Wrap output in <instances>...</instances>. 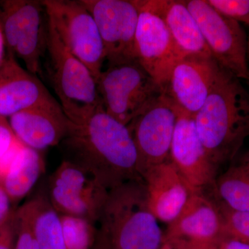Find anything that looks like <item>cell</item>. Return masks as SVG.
Segmentation results:
<instances>
[{
	"label": "cell",
	"instance_id": "cell-1",
	"mask_svg": "<svg viewBox=\"0 0 249 249\" xmlns=\"http://www.w3.org/2000/svg\"><path fill=\"white\" fill-rule=\"evenodd\" d=\"M62 145L65 160L93 174L108 191L129 181L143 180L130 129L103 107L84 124H73Z\"/></svg>",
	"mask_w": 249,
	"mask_h": 249
},
{
	"label": "cell",
	"instance_id": "cell-2",
	"mask_svg": "<svg viewBox=\"0 0 249 249\" xmlns=\"http://www.w3.org/2000/svg\"><path fill=\"white\" fill-rule=\"evenodd\" d=\"M196 131L216 168L232 160L249 135V93L221 67L204 106L195 116Z\"/></svg>",
	"mask_w": 249,
	"mask_h": 249
},
{
	"label": "cell",
	"instance_id": "cell-3",
	"mask_svg": "<svg viewBox=\"0 0 249 249\" xmlns=\"http://www.w3.org/2000/svg\"><path fill=\"white\" fill-rule=\"evenodd\" d=\"M97 227L111 249H160L163 235L147 203L143 180L108 192Z\"/></svg>",
	"mask_w": 249,
	"mask_h": 249
},
{
	"label": "cell",
	"instance_id": "cell-4",
	"mask_svg": "<svg viewBox=\"0 0 249 249\" xmlns=\"http://www.w3.org/2000/svg\"><path fill=\"white\" fill-rule=\"evenodd\" d=\"M48 22L47 76L65 115L79 125L103 107L97 83L89 69L62 43L49 19Z\"/></svg>",
	"mask_w": 249,
	"mask_h": 249
},
{
	"label": "cell",
	"instance_id": "cell-5",
	"mask_svg": "<svg viewBox=\"0 0 249 249\" xmlns=\"http://www.w3.org/2000/svg\"><path fill=\"white\" fill-rule=\"evenodd\" d=\"M97 85L104 110L127 126L163 93L161 87L137 59L107 64Z\"/></svg>",
	"mask_w": 249,
	"mask_h": 249
},
{
	"label": "cell",
	"instance_id": "cell-6",
	"mask_svg": "<svg viewBox=\"0 0 249 249\" xmlns=\"http://www.w3.org/2000/svg\"><path fill=\"white\" fill-rule=\"evenodd\" d=\"M0 25L8 53L20 59L32 74L43 76L49 27L43 1H0Z\"/></svg>",
	"mask_w": 249,
	"mask_h": 249
},
{
	"label": "cell",
	"instance_id": "cell-7",
	"mask_svg": "<svg viewBox=\"0 0 249 249\" xmlns=\"http://www.w3.org/2000/svg\"><path fill=\"white\" fill-rule=\"evenodd\" d=\"M49 22L62 43L97 80L106 61L101 34L81 0H44Z\"/></svg>",
	"mask_w": 249,
	"mask_h": 249
},
{
	"label": "cell",
	"instance_id": "cell-8",
	"mask_svg": "<svg viewBox=\"0 0 249 249\" xmlns=\"http://www.w3.org/2000/svg\"><path fill=\"white\" fill-rule=\"evenodd\" d=\"M186 4L214 60L239 79L248 80V39L240 23L219 14L206 0Z\"/></svg>",
	"mask_w": 249,
	"mask_h": 249
},
{
	"label": "cell",
	"instance_id": "cell-9",
	"mask_svg": "<svg viewBox=\"0 0 249 249\" xmlns=\"http://www.w3.org/2000/svg\"><path fill=\"white\" fill-rule=\"evenodd\" d=\"M108 192L93 174L64 160L49 178L47 196L59 214L84 218L97 225Z\"/></svg>",
	"mask_w": 249,
	"mask_h": 249
},
{
	"label": "cell",
	"instance_id": "cell-10",
	"mask_svg": "<svg viewBox=\"0 0 249 249\" xmlns=\"http://www.w3.org/2000/svg\"><path fill=\"white\" fill-rule=\"evenodd\" d=\"M178 110L164 93L128 127L133 137L139 158L141 176L155 165L170 160Z\"/></svg>",
	"mask_w": 249,
	"mask_h": 249
},
{
	"label": "cell",
	"instance_id": "cell-11",
	"mask_svg": "<svg viewBox=\"0 0 249 249\" xmlns=\"http://www.w3.org/2000/svg\"><path fill=\"white\" fill-rule=\"evenodd\" d=\"M81 1L97 24L107 64L137 59L135 36L139 11L135 0Z\"/></svg>",
	"mask_w": 249,
	"mask_h": 249
},
{
	"label": "cell",
	"instance_id": "cell-12",
	"mask_svg": "<svg viewBox=\"0 0 249 249\" xmlns=\"http://www.w3.org/2000/svg\"><path fill=\"white\" fill-rule=\"evenodd\" d=\"M138 9L136 56L141 65L164 90L173 67L186 55L178 48L165 23L159 16Z\"/></svg>",
	"mask_w": 249,
	"mask_h": 249
},
{
	"label": "cell",
	"instance_id": "cell-13",
	"mask_svg": "<svg viewBox=\"0 0 249 249\" xmlns=\"http://www.w3.org/2000/svg\"><path fill=\"white\" fill-rule=\"evenodd\" d=\"M220 68L213 57L186 55L173 67L163 93L179 112L195 118L207 99Z\"/></svg>",
	"mask_w": 249,
	"mask_h": 249
},
{
	"label": "cell",
	"instance_id": "cell-14",
	"mask_svg": "<svg viewBox=\"0 0 249 249\" xmlns=\"http://www.w3.org/2000/svg\"><path fill=\"white\" fill-rule=\"evenodd\" d=\"M195 118L178 111L170 160L194 193L213 186L217 168L210 160L196 131Z\"/></svg>",
	"mask_w": 249,
	"mask_h": 249
},
{
	"label": "cell",
	"instance_id": "cell-15",
	"mask_svg": "<svg viewBox=\"0 0 249 249\" xmlns=\"http://www.w3.org/2000/svg\"><path fill=\"white\" fill-rule=\"evenodd\" d=\"M9 119L15 136L40 152L62 143L73 125L58 101L19 111Z\"/></svg>",
	"mask_w": 249,
	"mask_h": 249
},
{
	"label": "cell",
	"instance_id": "cell-16",
	"mask_svg": "<svg viewBox=\"0 0 249 249\" xmlns=\"http://www.w3.org/2000/svg\"><path fill=\"white\" fill-rule=\"evenodd\" d=\"M57 102L37 76L19 65L6 52L0 67V116L9 118L19 111Z\"/></svg>",
	"mask_w": 249,
	"mask_h": 249
},
{
	"label": "cell",
	"instance_id": "cell-17",
	"mask_svg": "<svg viewBox=\"0 0 249 249\" xmlns=\"http://www.w3.org/2000/svg\"><path fill=\"white\" fill-rule=\"evenodd\" d=\"M149 209L157 220H175L194 192L169 160L155 165L142 175Z\"/></svg>",
	"mask_w": 249,
	"mask_h": 249
},
{
	"label": "cell",
	"instance_id": "cell-18",
	"mask_svg": "<svg viewBox=\"0 0 249 249\" xmlns=\"http://www.w3.org/2000/svg\"><path fill=\"white\" fill-rule=\"evenodd\" d=\"M224 235V222L219 206L202 193H196L175 220L168 224L163 240L183 239L214 245Z\"/></svg>",
	"mask_w": 249,
	"mask_h": 249
},
{
	"label": "cell",
	"instance_id": "cell-19",
	"mask_svg": "<svg viewBox=\"0 0 249 249\" xmlns=\"http://www.w3.org/2000/svg\"><path fill=\"white\" fill-rule=\"evenodd\" d=\"M135 2L139 9L157 15L163 21L178 48L185 55L213 57L186 1L135 0Z\"/></svg>",
	"mask_w": 249,
	"mask_h": 249
},
{
	"label": "cell",
	"instance_id": "cell-20",
	"mask_svg": "<svg viewBox=\"0 0 249 249\" xmlns=\"http://www.w3.org/2000/svg\"><path fill=\"white\" fill-rule=\"evenodd\" d=\"M44 160L40 151L23 144L9 171L0 184L16 204L29 194L44 171Z\"/></svg>",
	"mask_w": 249,
	"mask_h": 249
},
{
	"label": "cell",
	"instance_id": "cell-21",
	"mask_svg": "<svg viewBox=\"0 0 249 249\" xmlns=\"http://www.w3.org/2000/svg\"><path fill=\"white\" fill-rule=\"evenodd\" d=\"M28 201L40 249H67L60 214L51 204L48 196L39 195Z\"/></svg>",
	"mask_w": 249,
	"mask_h": 249
},
{
	"label": "cell",
	"instance_id": "cell-22",
	"mask_svg": "<svg viewBox=\"0 0 249 249\" xmlns=\"http://www.w3.org/2000/svg\"><path fill=\"white\" fill-rule=\"evenodd\" d=\"M214 189L221 205L236 211H249V170L231 167L216 178Z\"/></svg>",
	"mask_w": 249,
	"mask_h": 249
},
{
	"label": "cell",
	"instance_id": "cell-23",
	"mask_svg": "<svg viewBox=\"0 0 249 249\" xmlns=\"http://www.w3.org/2000/svg\"><path fill=\"white\" fill-rule=\"evenodd\" d=\"M67 249H92L97 225L84 218L60 214Z\"/></svg>",
	"mask_w": 249,
	"mask_h": 249
},
{
	"label": "cell",
	"instance_id": "cell-24",
	"mask_svg": "<svg viewBox=\"0 0 249 249\" xmlns=\"http://www.w3.org/2000/svg\"><path fill=\"white\" fill-rule=\"evenodd\" d=\"M16 227L15 249H40L34 232L29 201L16 210Z\"/></svg>",
	"mask_w": 249,
	"mask_h": 249
},
{
	"label": "cell",
	"instance_id": "cell-25",
	"mask_svg": "<svg viewBox=\"0 0 249 249\" xmlns=\"http://www.w3.org/2000/svg\"><path fill=\"white\" fill-rule=\"evenodd\" d=\"M225 235L249 243V211H236L219 205Z\"/></svg>",
	"mask_w": 249,
	"mask_h": 249
},
{
	"label": "cell",
	"instance_id": "cell-26",
	"mask_svg": "<svg viewBox=\"0 0 249 249\" xmlns=\"http://www.w3.org/2000/svg\"><path fill=\"white\" fill-rule=\"evenodd\" d=\"M224 17L249 26V0H206Z\"/></svg>",
	"mask_w": 249,
	"mask_h": 249
},
{
	"label": "cell",
	"instance_id": "cell-27",
	"mask_svg": "<svg viewBox=\"0 0 249 249\" xmlns=\"http://www.w3.org/2000/svg\"><path fill=\"white\" fill-rule=\"evenodd\" d=\"M16 229V210H13L0 224V249H15Z\"/></svg>",
	"mask_w": 249,
	"mask_h": 249
},
{
	"label": "cell",
	"instance_id": "cell-28",
	"mask_svg": "<svg viewBox=\"0 0 249 249\" xmlns=\"http://www.w3.org/2000/svg\"><path fill=\"white\" fill-rule=\"evenodd\" d=\"M16 139L9 121L0 116V158L9 150Z\"/></svg>",
	"mask_w": 249,
	"mask_h": 249
},
{
	"label": "cell",
	"instance_id": "cell-29",
	"mask_svg": "<svg viewBox=\"0 0 249 249\" xmlns=\"http://www.w3.org/2000/svg\"><path fill=\"white\" fill-rule=\"evenodd\" d=\"M218 249H249V243L231 236L224 235L216 242Z\"/></svg>",
	"mask_w": 249,
	"mask_h": 249
},
{
	"label": "cell",
	"instance_id": "cell-30",
	"mask_svg": "<svg viewBox=\"0 0 249 249\" xmlns=\"http://www.w3.org/2000/svg\"><path fill=\"white\" fill-rule=\"evenodd\" d=\"M169 240L173 242L178 249H216V246L214 244L203 243L183 239Z\"/></svg>",
	"mask_w": 249,
	"mask_h": 249
},
{
	"label": "cell",
	"instance_id": "cell-31",
	"mask_svg": "<svg viewBox=\"0 0 249 249\" xmlns=\"http://www.w3.org/2000/svg\"><path fill=\"white\" fill-rule=\"evenodd\" d=\"M11 201L4 188L0 184V224L9 215L13 210Z\"/></svg>",
	"mask_w": 249,
	"mask_h": 249
},
{
	"label": "cell",
	"instance_id": "cell-32",
	"mask_svg": "<svg viewBox=\"0 0 249 249\" xmlns=\"http://www.w3.org/2000/svg\"><path fill=\"white\" fill-rule=\"evenodd\" d=\"M92 249H111L105 236L98 229L97 235Z\"/></svg>",
	"mask_w": 249,
	"mask_h": 249
},
{
	"label": "cell",
	"instance_id": "cell-33",
	"mask_svg": "<svg viewBox=\"0 0 249 249\" xmlns=\"http://www.w3.org/2000/svg\"><path fill=\"white\" fill-rule=\"evenodd\" d=\"M6 49L4 34H3L2 29L0 25V67L2 65L6 56Z\"/></svg>",
	"mask_w": 249,
	"mask_h": 249
},
{
	"label": "cell",
	"instance_id": "cell-34",
	"mask_svg": "<svg viewBox=\"0 0 249 249\" xmlns=\"http://www.w3.org/2000/svg\"><path fill=\"white\" fill-rule=\"evenodd\" d=\"M160 249H178V248L175 247V245L171 241L164 240Z\"/></svg>",
	"mask_w": 249,
	"mask_h": 249
},
{
	"label": "cell",
	"instance_id": "cell-35",
	"mask_svg": "<svg viewBox=\"0 0 249 249\" xmlns=\"http://www.w3.org/2000/svg\"><path fill=\"white\" fill-rule=\"evenodd\" d=\"M240 165H242V166L245 167V168L249 170V152L245 156Z\"/></svg>",
	"mask_w": 249,
	"mask_h": 249
},
{
	"label": "cell",
	"instance_id": "cell-36",
	"mask_svg": "<svg viewBox=\"0 0 249 249\" xmlns=\"http://www.w3.org/2000/svg\"><path fill=\"white\" fill-rule=\"evenodd\" d=\"M248 55L249 56V38H248Z\"/></svg>",
	"mask_w": 249,
	"mask_h": 249
},
{
	"label": "cell",
	"instance_id": "cell-37",
	"mask_svg": "<svg viewBox=\"0 0 249 249\" xmlns=\"http://www.w3.org/2000/svg\"><path fill=\"white\" fill-rule=\"evenodd\" d=\"M247 82H249V78H248V80H247Z\"/></svg>",
	"mask_w": 249,
	"mask_h": 249
},
{
	"label": "cell",
	"instance_id": "cell-38",
	"mask_svg": "<svg viewBox=\"0 0 249 249\" xmlns=\"http://www.w3.org/2000/svg\"><path fill=\"white\" fill-rule=\"evenodd\" d=\"M216 249H218L217 247H216Z\"/></svg>",
	"mask_w": 249,
	"mask_h": 249
}]
</instances>
